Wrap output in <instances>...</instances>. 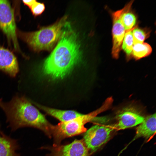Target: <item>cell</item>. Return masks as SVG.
Here are the masks:
<instances>
[{
	"mask_svg": "<svg viewBox=\"0 0 156 156\" xmlns=\"http://www.w3.org/2000/svg\"><path fill=\"white\" fill-rule=\"evenodd\" d=\"M80 47L77 35L69 23L56 47L44 61L43 74L54 80L64 78L80 61Z\"/></svg>",
	"mask_w": 156,
	"mask_h": 156,
	"instance_id": "1",
	"label": "cell"
},
{
	"mask_svg": "<svg viewBox=\"0 0 156 156\" xmlns=\"http://www.w3.org/2000/svg\"><path fill=\"white\" fill-rule=\"evenodd\" d=\"M0 107L5 114L7 122L12 131L31 127L41 130L49 138L52 136L53 125L25 96L16 95L8 102L0 99Z\"/></svg>",
	"mask_w": 156,
	"mask_h": 156,
	"instance_id": "2",
	"label": "cell"
},
{
	"mask_svg": "<svg viewBox=\"0 0 156 156\" xmlns=\"http://www.w3.org/2000/svg\"><path fill=\"white\" fill-rule=\"evenodd\" d=\"M65 16L53 24L43 27L38 31L22 33V39L34 51H51L61 38L68 23Z\"/></svg>",
	"mask_w": 156,
	"mask_h": 156,
	"instance_id": "3",
	"label": "cell"
},
{
	"mask_svg": "<svg viewBox=\"0 0 156 156\" xmlns=\"http://www.w3.org/2000/svg\"><path fill=\"white\" fill-rule=\"evenodd\" d=\"M110 103L105 100L98 109L90 113L76 118L70 120L61 122L56 125H53L51 135L54 138V145L59 144L64 139L85 133L87 131L85 127L87 122H91L96 116L109 109L111 107Z\"/></svg>",
	"mask_w": 156,
	"mask_h": 156,
	"instance_id": "4",
	"label": "cell"
},
{
	"mask_svg": "<svg viewBox=\"0 0 156 156\" xmlns=\"http://www.w3.org/2000/svg\"><path fill=\"white\" fill-rule=\"evenodd\" d=\"M103 118L95 117L92 121L99 122L87 130L83 136V141L91 153H94L106 143L110 139L113 131L115 129L114 125L103 122Z\"/></svg>",
	"mask_w": 156,
	"mask_h": 156,
	"instance_id": "5",
	"label": "cell"
},
{
	"mask_svg": "<svg viewBox=\"0 0 156 156\" xmlns=\"http://www.w3.org/2000/svg\"><path fill=\"white\" fill-rule=\"evenodd\" d=\"M0 28L14 49L19 50L14 11L7 0H0Z\"/></svg>",
	"mask_w": 156,
	"mask_h": 156,
	"instance_id": "6",
	"label": "cell"
},
{
	"mask_svg": "<svg viewBox=\"0 0 156 156\" xmlns=\"http://www.w3.org/2000/svg\"><path fill=\"white\" fill-rule=\"evenodd\" d=\"M145 117L137 106L130 104L116 111L115 116L116 122L114 125L115 129H125L139 125Z\"/></svg>",
	"mask_w": 156,
	"mask_h": 156,
	"instance_id": "7",
	"label": "cell"
},
{
	"mask_svg": "<svg viewBox=\"0 0 156 156\" xmlns=\"http://www.w3.org/2000/svg\"><path fill=\"white\" fill-rule=\"evenodd\" d=\"M47 156H90L89 151L83 140H75L64 145H55L49 148Z\"/></svg>",
	"mask_w": 156,
	"mask_h": 156,
	"instance_id": "8",
	"label": "cell"
},
{
	"mask_svg": "<svg viewBox=\"0 0 156 156\" xmlns=\"http://www.w3.org/2000/svg\"><path fill=\"white\" fill-rule=\"evenodd\" d=\"M124 8L112 14V57L117 59L119 57L125 30L121 20V17Z\"/></svg>",
	"mask_w": 156,
	"mask_h": 156,
	"instance_id": "9",
	"label": "cell"
},
{
	"mask_svg": "<svg viewBox=\"0 0 156 156\" xmlns=\"http://www.w3.org/2000/svg\"><path fill=\"white\" fill-rule=\"evenodd\" d=\"M0 70L12 77L19 71L16 58L10 51L0 46Z\"/></svg>",
	"mask_w": 156,
	"mask_h": 156,
	"instance_id": "10",
	"label": "cell"
},
{
	"mask_svg": "<svg viewBox=\"0 0 156 156\" xmlns=\"http://www.w3.org/2000/svg\"><path fill=\"white\" fill-rule=\"evenodd\" d=\"M156 133V114L145 117L143 121L136 128L135 134L131 142L140 138L146 140L151 138Z\"/></svg>",
	"mask_w": 156,
	"mask_h": 156,
	"instance_id": "11",
	"label": "cell"
},
{
	"mask_svg": "<svg viewBox=\"0 0 156 156\" xmlns=\"http://www.w3.org/2000/svg\"><path fill=\"white\" fill-rule=\"evenodd\" d=\"M19 148L17 141L5 135L0 125V156H20L16 152Z\"/></svg>",
	"mask_w": 156,
	"mask_h": 156,
	"instance_id": "12",
	"label": "cell"
},
{
	"mask_svg": "<svg viewBox=\"0 0 156 156\" xmlns=\"http://www.w3.org/2000/svg\"><path fill=\"white\" fill-rule=\"evenodd\" d=\"M39 108L48 114L56 118L61 122H67L82 116L83 114L73 110H62L44 106L30 100Z\"/></svg>",
	"mask_w": 156,
	"mask_h": 156,
	"instance_id": "13",
	"label": "cell"
},
{
	"mask_svg": "<svg viewBox=\"0 0 156 156\" xmlns=\"http://www.w3.org/2000/svg\"><path fill=\"white\" fill-rule=\"evenodd\" d=\"M133 1H131L123 8L124 10L121 17V20L125 31L131 29L135 26L137 17L131 10Z\"/></svg>",
	"mask_w": 156,
	"mask_h": 156,
	"instance_id": "14",
	"label": "cell"
},
{
	"mask_svg": "<svg viewBox=\"0 0 156 156\" xmlns=\"http://www.w3.org/2000/svg\"><path fill=\"white\" fill-rule=\"evenodd\" d=\"M152 52V48L147 43H138L133 45L132 57L138 60L149 55Z\"/></svg>",
	"mask_w": 156,
	"mask_h": 156,
	"instance_id": "15",
	"label": "cell"
},
{
	"mask_svg": "<svg viewBox=\"0 0 156 156\" xmlns=\"http://www.w3.org/2000/svg\"><path fill=\"white\" fill-rule=\"evenodd\" d=\"M134 27L125 31L122 44V49L125 53L128 60L130 59L132 57L133 45L132 31Z\"/></svg>",
	"mask_w": 156,
	"mask_h": 156,
	"instance_id": "16",
	"label": "cell"
},
{
	"mask_svg": "<svg viewBox=\"0 0 156 156\" xmlns=\"http://www.w3.org/2000/svg\"><path fill=\"white\" fill-rule=\"evenodd\" d=\"M150 30L147 28H140L136 25L132 31L133 44L142 43L150 35Z\"/></svg>",
	"mask_w": 156,
	"mask_h": 156,
	"instance_id": "17",
	"label": "cell"
},
{
	"mask_svg": "<svg viewBox=\"0 0 156 156\" xmlns=\"http://www.w3.org/2000/svg\"><path fill=\"white\" fill-rule=\"evenodd\" d=\"M23 3L27 5L35 16L40 15L42 13L45 9V6L43 3H41L34 0H23Z\"/></svg>",
	"mask_w": 156,
	"mask_h": 156,
	"instance_id": "18",
	"label": "cell"
}]
</instances>
